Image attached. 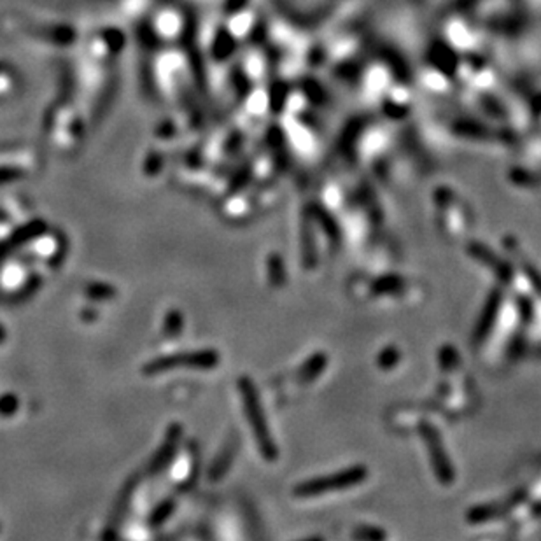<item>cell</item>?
I'll return each mask as SVG.
<instances>
[{
	"mask_svg": "<svg viewBox=\"0 0 541 541\" xmlns=\"http://www.w3.org/2000/svg\"><path fill=\"white\" fill-rule=\"evenodd\" d=\"M240 394H242V400H244V408H246V414H248V421L253 426V431H255V437L260 444V449L269 459H273L275 457V447H273V442H271L267 421L263 417V410H262L256 389H255L251 380H248V378L240 380Z\"/></svg>",
	"mask_w": 541,
	"mask_h": 541,
	"instance_id": "cell-1",
	"label": "cell"
},
{
	"mask_svg": "<svg viewBox=\"0 0 541 541\" xmlns=\"http://www.w3.org/2000/svg\"><path fill=\"white\" fill-rule=\"evenodd\" d=\"M219 362V356L216 351H194V353H180L172 356H164L148 362L144 366L146 375H158L167 370H174L178 366H189V368H214Z\"/></svg>",
	"mask_w": 541,
	"mask_h": 541,
	"instance_id": "cell-2",
	"label": "cell"
},
{
	"mask_svg": "<svg viewBox=\"0 0 541 541\" xmlns=\"http://www.w3.org/2000/svg\"><path fill=\"white\" fill-rule=\"evenodd\" d=\"M364 478V469L362 468H354V469H347L344 473L333 475V476H324V478H317L312 480L309 484H303L296 492L300 494H323V492H330V491H339V489H346L351 487L354 484H358Z\"/></svg>",
	"mask_w": 541,
	"mask_h": 541,
	"instance_id": "cell-3",
	"label": "cell"
},
{
	"mask_svg": "<svg viewBox=\"0 0 541 541\" xmlns=\"http://www.w3.org/2000/svg\"><path fill=\"white\" fill-rule=\"evenodd\" d=\"M180 426H172L171 430H169V433H167V438H165V442H164V446H162V449L156 452V455H155V459H153V462L149 464V473H158L162 468H165L169 462H171V459L174 457V453H176V449H178V444H179L180 440Z\"/></svg>",
	"mask_w": 541,
	"mask_h": 541,
	"instance_id": "cell-4",
	"label": "cell"
},
{
	"mask_svg": "<svg viewBox=\"0 0 541 541\" xmlns=\"http://www.w3.org/2000/svg\"><path fill=\"white\" fill-rule=\"evenodd\" d=\"M44 230H46V225H44L41 219L30 221L28 225H25V226H21L19 230H16V232L12 233V237H11L9 240L4 242L2 253H9L11 249H16V248L23 246L25 242H30L32 239H35L37 235H41Z\"/></svg>",
	"mask_w": 541,
	"mask_h": 541,
	"instance_id": "cell-5",
	"label": "cell"
},
{
	"mask_svg": "<svg viewBox=\"0 0 541 541\" xmlns=\"http://www.w3.org/2000/svg\"><path fill=\"white\" fill-rule=\"evenodd\" d=\"M174 507H176V503H174L172 499H165L164 503H160V505L155 508V512L151 514V519H149L151 526L158 528V526H162L164 522H167V521L171 519L172 512H174Z\"/></svg>",
	"mask_w": 541,
	"mask_h": 541,
	"instance_id": "cell-6",
	"label": "cell"
},
{
	"mask_svg": "<svg viewBox=\"0 0 541 541\" xmlns=\"http://www.w3.org/2000/svg\"><path fill=\"white\" fill-rule=\"evenodd\" d=\"M180 326H182V317L179 312H171L165 321V333L169 337H176L180 333Z\"/></svg>",
	"mask_w": 541,
	"mask_h": 541,
	"instance_id": "cell-7",
	"label": "cell"
},
{
	"mask_svg": "<svg viewBox=\"0 0 541 541\" xmlns=\"http://www.w3.org/2000/svg\"><path fill=\"white\" fill-rule=\"evenodd\" d=\"M87 293L90 294L91 298H109V296H114V289L110 286H105V284H91V286H88Z\"/></svg>",
	"mask_w": 541,
	"mask_h": 541,
	"instance_id": "cell-8",
	"label": "cell"
},
{
	"mask_svg": "<svg viewBox=\"0 0 541 541\" xmlns=\"http://www.w3.org/2000/svg\"><path fill=\"white\" fill-rule=\"evenodd\" d=\"M18 408V400L12 394H5L0 398V414L2 415H11Z\"/></svg>",
	"mask_w": 541,
	"mask_h": 541,
	"instance_id": "cell-9",
	"label": "cell"
},
{
	"mask_svg": "<svg viewBox=\"0 0 541 541\" xmlns=\"http://www.w3.org/2000/svg\"><path fill=\"white\" fill-rule=\"evenodd\" d=\"M4 340H5V333H4V330L0 326V342H4Z\"/></svg>",
	"mask_w": 541,
	"mask_h": 541,
	"instance_id": "cell-10",
	"label": "cell"
}]
</instances>
